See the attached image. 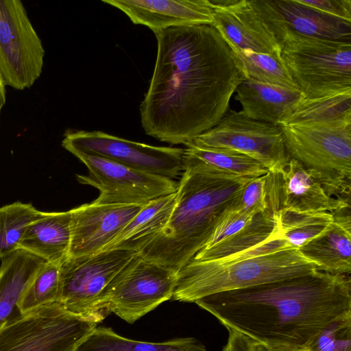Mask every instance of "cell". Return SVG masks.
<instances>
[{"instance_id":"cell-1","label":"cell","mask_w":351,"mask_h":351,"mask_svg":"<svg viewBox=\"0 0 351 351\" xmlns=\"http://www.w3.org/2000/svg\"><path fill=\"white\" fill-rule=\"evenodd\" d=\"M154 34L157 56L139 107L141 125L160 141L186 145L217 124L247 77L213 25L173 27Z\"/></svg>"},{"instance_id":"cell-2","label":"cell","mask_w":351,"mask_h":351,"mask_svg":"<svg viewBox=\"0 0 351 351\" xmlns=\"http://www.w3.org/2000/svg\"><path fill=\"white\" fill-rule=\"evenodd\" d=\"M227 330L239 332L268 349L307 350L331 322L351 316L350 275L323 271L196 301Z\"/></svg>"},{"instance_id":"cell-3","label":"cell","mask_w":351,"mask_h":351,"mask_svg":"<svg viewBox=\"0 0 351 351\" xmlns=\"http://www.w3.org/2000/svg\"><path fill=\"white\" fill-rule=\"evenodd\" d=\"M183 165L168 221L139 252L141 257L178 271L206 245L226 215L237 208L251 179L184 158Z\"/></svg>"},{"instance_id":"cell-4","label":"cell","mask_w":351,"mask_h":351,"mask_svg":"<svg viewBox=\"0 0 351 351\" xmlns=\"http://www.w3.org/2000/svg\"><path fill=\"white\" fill-rule=\"evenodd\" d=\"M319 270L298 249L231 261H192L178 271L171 299L195 302L218 293L241 289Z\"/></svg>"},{"instance_id":"cell-5","label":"cell","mask_w":351,"mask_h":351,"mask_svg":"<svg viewBox=\"0 0 351 351\" xmlns=\"http://www.w3.org/2000/svg\"><path fill=\"white\" fill-rule=\"evenodd\" d=\"M278 126L289 158L313 171L330 195L350 199L351 112L326 120Z\"/></svg>"},{"instance_id":"cell-6","label":"cell","mask_w":351,"mask_h":351,"mask_svg":"<svg viewBox=\"0 0 351 351\" xmlns=\"http://www.w3.org/2000/svg\"><path fill=\"white\" fill-rule=\"evenodd\" d=\"M281 58L304 98L351 90V42L305 36L287 27Z\"/></svg>"},{"instance_id":"cell-7","label":"cell","mask_w":351,"mask_h":351,"mask_svg":"<svg viewBox=\"0 0 351 351\" xmlns=\"http://www.w3.org/2000/svg\"><path fill=\"white\" fill-rule=\"evenodd\" d=\"M138 253L113 249L69 256L60 265L58 303L82 319L101 322L109 314L107 296L111 284Z\"/></svg>"},{"instance_id":"cell-8","label":"cell","mask_w":351,"mask_h":351,"mask_svg":"<svg viewBox=\"0 0 351 351\" xmlns=\"http://www.w3.org/2000/svg\"><path fill=\"white\" fill-rule=\"evenodd\" d=\"M97 324L54 302L8 319L0 331V351H76Z\"/></svg>"},{"instance_id":"cell-9","label":"cell","mask_w":351,"mask_h":351,"mask_svg":"<svg viewBox=\"0 0 351 351\" xmlns=\"http://www.w3.org/2000/svg\"><path fill=\"white\" fill-rule=\"evenodd\" d=\"M213 26L232 50L281 57L282 16L274 0H209Z\"/></svg>"},{"instance_id":"cell-10","label":"cell","mask_w":351,"mask_h":351,"mask_svg":"<svg viewBox=\"0 0 351 351\" xmlns=\"http://www.w3.org/2000/svg\"><path fill=\"white\" fill-rule=\"evenodd\" d=\"M62 147L71 153H83L108 159L141 171L171 179L184 171V149L153 146L121 138L101 131L68 130Z\"/></svg>"},{"instance_id":"cell-11","label":"cell","mask_w":351,"mask_h":351,"mask_svg":"<svg viewBox=\"0 0 351 351\" xmlns=\"http://www.w3.org/2000/svg\"><path fill=\"white\" fill-rule=\"evenodd\" d=\"M45 51L19 0H0V75L5 86L22 90L40 77Z\"/></svg>"},{"instance_id":"cell-12","label":"cell","mask_w":351,"mask_h":351,"mask_svg":"<svg viewBox=\"0 0 351 351\" xmlns=\"http://www.w3.org/2000/svg\"><path fill=\"white\" fill-rule=\"evenodd\" d=\"M178 271L136 254L110 285L107 309L132 324L171 299Z\"/></svg>"},{"instance_id":"cell-13","label":"cell","mask_w":351,"mask_h":351,"mask_svg":"<svg viewBox=\"0 0 351 351\" xmlns=\"http://www.w3.org/2000/svg\"><path fill=\"white\" fill-rule=\"evenodd\" d=\"M188 144L237 152L269 172L281 169L290 159L279 126L250 119L242 110H228L215 126Z\"/></svg>"},{"instance_id":"cell-14","label":"cell","mask_w":351,"mask_h":351,"mask_svg":"<svg viewBox=\"0 0 351 351\" xmlns=\"http://www.w3.org/2000/svg\"><path fill=\"white\" fill-rule=\"evenodd\" d=\"M88 170L76 175L77 181L99 191L92 202L97 204L144 205L161 196L173 193L178 182L173 179L136 170L108 159L73 153Z\"/></svg>"},{"instance_id":"cell-15","label":"cell","mask_w":351,"mask_h":351,"mask_svg":"<svg viewBox=\"0 0 351 351\" xmlns=\"http://www.w3.org/2000/svg\"><path fill=\"white\" fill-rule=\"evenodd\" d=\"M267 208L276 215L291 208L302 212H333L350 205V199L331 196L319 178L290 158L280 170L265 174Z\"/></svg>"},{"instance_id":"cell-16","label":"cell","mask_w":351,"mask_h":351,"mask_svg":"<svg viewBox=\"0 0 351 351\" xmlns=\"http://www.w3.org/2000/svg\"><path fill=\"white\" fill-rule=\"evenodd\" d=\"M143 205L84 204L71 211L69 256L102 251L140 211Z\"/></svg>"},{"instance_id":"cell-17","label":"cell","mask_w":351,"mask_h":351,"mask_svg":"<svg viewBox=\"0 0 351 351\" xmlns=\"http://www.w3.org/2000/svg\"><path fill=\"white\" fill-rule=\"evenodd\" d=\"M154 33L178 26L214 23L209 0H102Z\"/></svg>"},{"instance_id":"cell-18","label":"cell","mask_w":351,"mask_h":351,"mask_svg":"<svg viewBox=\"0 0 351 351\" xmlns=\"http://www.w3.org/2000/svg\"><path fill=\"white\" fill-rule=\"evenodd\" d=\"M350 205L332 212L333 220L320 234L306 243L298 250L314 262L319 271L337 275L351 271Z\"/></svg>"},{"instance_id":"cell-19","label":"cell","mask_w":351,"mask_h":351,"mask_svg":"<svg viewBox=\"0 0 351 351\" xmlns=\"http://www.w3.org/2000/svg\"><path fill=\"white\" fill-rule=\"evenodd\" d=\"M71 211H40L29 225L19 247L47 263L60 265L69 256Z\"/></svg>"},{"instance_id":"cell-20","label":"cell","mask_w":351,"mask_h":351,"mask_svg":"<svg viewBox=\"0 0 351 351\" xmlns=\"http://www.w3.org/2000/svg\"><path fill=\"white\" fill-rule=\"evenodd\" d=\"M235 99L243 112L254 120L278 125L303 97L298 89L262 83L246 78L237 88Z\"/></svg>"},{"instance_id":"cell-21","label":"cell","mask_w":351,"mask_h":351,"mask_svg":"<svg viewBox=\"0 0 351 351\" xmlns=\"http://www.w3.org/2000/svg\"><path fill=\"white\" fill-rule=\"evenodd\" d=\"M0 259V322H5L16 315L19 302L46 261L21 248Z\"/></svg>"},{"instance_id":"cell-22","label":"cell","mask_w":351,"mask_h":351,"mask_svg":"<svg viewBox=\"0 0 351 351\" xmlns=\"http://www.w3.org/2000/svg\"><path fill=\"white\" fill-rule=\"evenodd\" d=\"M176 192L144 204L119 234L103 250L140 252L164 228L176 203Z\"/></svg>"},{"instance_id":"cell-23","label":"cell","mask_w":351,"mask_h":351,"mask_svg":"<svg viewBox=\"0 0 351 351\" xmlns=\"http://www.w3.org/2000/svg\"><path fill=\"white\" fill-rule=\"evenodd\" d=\"M287 26L305 36L351 42V23L307 7L298 0H274Z\"/></svg>"},{"instance_id":"cell-24","label":"cell","mask_w":351,"mask_h":351,"mask_svg":"<svg viewBox=\"0 0 351 351\" xmlns=\"http://www.w3.org/2000/svg\"><path fill=\"white\" fill-rule=\"evenodd\" d=\"M280 232L277 215L267 208L255 214L246 226L226 239L202 249L192 261L227 259L262 244Z\"/></svg>"},{"instance_id":"cell-25","label":"cell","mask_w":351,"mask_h":351,"mask_svg":"<svg viewBox=\"0 0 351 351\" xmlns=\"http://www.w3.org/2000/svg\"><path fill=\"white\" fill-rule=\"evenodd\" d=\"M76 351H206L204 346L191 337L178 338L161 343L132 340L106 327H96Z\"/></svg>"},{"instance_id":"cell-26","label":"cell","mask_w":351,"mask_h":351,"mask_svg":"<svg viewBox=\"0 0 351 351\" xmlns=\"http://www.w3.org/2000/svg\"><path fill=\"white\" fill-rule=\"evenodd\" d=\"M183 158L206 165L215 170L246 178H256L267 170L253 158L230 149L188 144Z\"/></svg>"},{"instance_id":"cell-27","label":"cell","mask_w":351,"mask_h":351,"mask_svg":"<svg viewBox=\"0 0 351 351\" xmlns=\"http://www.w3.org/2000/svg\"><path fill=\"white\" fill-rule=\"evenodd\" d=\"M282 237L291 248L299 249L322 233L333 220L327 211L302 212L286 208L277 214Z\"/></svg>"},{"instance_id":"cell-28","label":"cell","mask_w":351,"mask_h":351,"mask_svg":"<svg viewBox=\"0 0 351 351\" xmlns=\"http://www.w3.org/2000/svg\"><path fill=\"white\" fill-rule=\"evenodd\" d=\"M351 112V90L313 98H302L278 125L333 119Z\"/></svg>"},{"instance_id":"cell-29","label":"cell","mask_w":351,"mask_h":351,"mask_svg":"<svg viewBox=\"0 0 351 351\" xmlns=\"http://www.w3.org/2000/svg\"><path fill=\"white\" fill-rule=\"evenodd\" d=\"M241 63L247 78L290 89L300 90L282 58L250 50H232Z\"/></svg>"},{"instance_id":"cell-30","label":"cell","mask_w":351,"mask_h":351,"mask_svg":"<svg viewBox=\"0 0 351 351\" xmlns=\"http://www.w3.org/2000/svg\"><path fill=\"white\" fill-rule=\"evenodd\" d=\"M39 213L30 203L16 202L0 207V258L19 249L27 227Z\"/></svg>"},{"instance_id":"cell-31","label":"cell","mask_w":351,"mask_h":351,"mask_svg":"<svg viewBox=\"0 0 351 351\" xmlns=\"http://www.w3.org/2000/svg\"><path fill=\"white\" fill-rule=\"evenodd\" d=\"M60 265L47 262L43 265L19 302V313H25L58 302Z\"/></svg>"},{"instance_id":"cell-32","label":"cell","mask_w":351,"mask_h":351,"mask_svg":"<svg viewBox=\"0 0 351 351\" xmlns=\"http://www.w3.org/2000/svg\"><path fill=\"white\" fill-rule=\"evenodd\" d=\"M309 351H351V316L331 322L315 337Z\"/></svg>"},{"instance_id":"cell-33","label":"cell","mask_w":351,"mask_h":351,"mask_svg":"<svg viewBox=\"0 0 351 351\" xmlns=\"http://www.w3.org/2000/svg\"><path fill=\"white\" fill-rule=\"evenodd\" d=\"M267 209L265 174L251 178L242 191L237 210L255 215Z\"/></svg>"},{"instance_id":"cell-34","label":"cell","mask_w":351,"mask_h":351,"mask_svg":"<svg viewBox=\"0 0 351 351\" xmlns=\"http://www.w3.org/2000/svg\"><path fill=\"white\" fill-rule=\"evenodd\" d=\"M254 215L239 211L237 208L230 211L219 224L211 238L203 248L212 247L236 233L246 226Z\"/></svg>"},{"instance_id":"cell-35","label":"cell","mask_w":351,"mask_h":351,"mask_svg":"<svg viewBox=\"0 0 351 351\" xmlns=\"http://www.w3.org/2000/svg\"><path fill=\"white\" fill-rule=\"evenodd\" d=\"M299 3L330 16L351 23L350 0H298Z\"/></svg>"},{"instance_id":"cell-36","label":"cell","mask_w":351,"mask_h":351,"mask_svg":"<svg viewBox=\"0 0 351 351\" xmlns=\"http://www.w3.org/2000/svg\"><path fill=\"white\" fill-rule=\"evenodd\" d=\"M228 337L222 351H254L256 341L233 330L228 329Z\"/></svg>"},{"instance_id":"cell-37","label":"cell","mask_w":351,"mask_h":351,"mask_svg":"<svg viewBox=\"0 0 351 351\" xmlns=\"http://www.w3.org/2000/svg\"><path fill=\"white\" fill-rule=\"evenodd\" d=\"M5 84L0 75V117L2 109L5 104L6 101V90Z\"/></svg>"},{"instance_id":"cell-38","label":"cell","mask_w":351,"mask_h":351,"mask_svg":"<svg viewBox=\"0 0 351 351\" xmlns=\"http://www.w3.org/2000/svg\"><path fill=\"white\" fill-rule=\"evenodd\" d=\"M254 351H269V350L264 345L256 342Z\"/></svg>"},{"instance_id":"cell-39","label":"cell","mask_w":351,"mask_h":351,"mask_svg":"<svg viewBox=\"0 0 351 351\" xmlns=\"http://www.w3.org/2000/svg\"><path fill=\"white\" fill-rule=\"evenodd\" d=\"M268 350H269V351H309L308 350L291 349V348H273V349H268Z\"/></svg>"},{"instance_id":"cell-40","label":"cell","mask_w":351,"mask_h":351,"mask_svg":"<svg viewBox=\"0 0 351 351\" xmlns=\"http://www.w3.org/2000/svg\"><path fill=\"white\" fill-rule=\"evenodd\" d=\"M5 322H0V331L1 330V329H2V328L4 326Z\"/></svg>"}]
</instances>
